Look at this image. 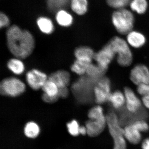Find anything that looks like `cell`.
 <instances>
[{
    "instance_id": "cell-1",
    "label": "cell",
    "mask_w": 149,
    "mask_h": 149,
    "mask_svg": "<svg viewBox=\"0 0 149 149\" xmlns=\"http://www.w3.org/2000/svg\"><path fill=\"white\" fill-rule=\"evenodd\" d=\"M9 50L15 58L25 59L33 52L35 41L31 32L17 25L10 26L6 33Z\"/></svg>"
},
{
    "instance_id": "cell-2",
    "label": "cell",
    "mask_w": 149,
    "mask_h": 149,
    "mask_svg": "<svg viewBox=\"0 0 149 149\" xmlns=\"http://www.w3.org/2000/svg\"><path fill=\"white\" fill-rule=\"evenodd\" d=\"M109 43L116 56V61L119 65L123 67L131 65L133 61V53L125 40L116 36L113 37Z\"/></svg>"
},
{
    "instance_id": "cell-3",
    "label": "cell",
    "mask_w": 149,
    "mask_h": 149,
    "mask_svg": "<svg viewBox=\"0 0 149 149\" xmlns=\"http://www.w3.org/2000/svg\"><path fill=\"white\" fill-rule=\"evenodd\" d=\"M111 21L115 29L119 34L126 35L133 30L135 17L131 11L125 8L116 10L112 13Z\"/></svg>"
},
{
    "instance_id": "cell-4",
    "label": "cell",
    "mask_w": 149,
    "mask_h": 149,
    "mask_svg": "<svg viewBox=\"0 0 149 149\" xmlns=\"http://www.w3.org/2000/svg\"><path fill=\"white\" fill-rule=\"evenodd\" d=\"M107 126L113 141V149H126V141L124 136V128L117 115L111 111L107 115Z\"/></svg>"
},
{
    "instance_id": "cell-5",
    "label": "cell",
    "mask_w": 149,
    "mask_h": 149,
    "mask_svg": "<svg viewBox=\"0 0 149 149\" xmlns=\"http://www.w3.org/2000/svg\"><path fill=\"white\" fill-rule=\"evenodd\" d=\"M97 81L84 75L72 84V93L78 101L84 102L86 97L91 94V92L93 93V88Z\"/></svg>"
},
{
    "instance_id": "cell-6",
    "label": "cell",
    "mask_w": 149,
    "mask_h": 149,
    "mask_svg": "<svg viewBox=\"0 0 149 149\" xmlns=\"http://www.w3.org/2000/svg\"><path fill=\"white\" fill-rule=\"evenodd\" d=\"M26 85L21 80L15 77H9L2 80L0 93L3 96L17 97L25 92Z\"/></svg>"
},
{
    "instance_id": "cell-7",
    "label": "cell",
    "mask_w": 149,
    "mask_h": 149,
    "mask_svg": "<svg viewBox=\"0 0 149 149\" xmlns=\"http://www.w3.org/2000/svg\"><path fill=\"white\" fill-rule=\"evenodd\" d=\"M111 83L108 77H102L96 81L93 88V97L98 105H102L108 102L111 93Z\"/></svg>"
},
{
    "instance_id": "cell-8",
    "label": "cell",
    "mask_w": 149,
    "mask_h": 149,
    "mask_svg": "<svg viewBox=\"0 0 149 149\" xmlns=\"http://www.w3.org/2000/svg\"><path fill=\"white\" fill-rule=\"evenodd\" d=\"M115 56L112 48L108 43L95 53L94 60L99 66L107 70Z\"/></svg>"
},
{
    "instance_id": "cell-9",
    "label": "cell",
    "mask_w": 149,
    "mask_h": 149,
    "mask_svg": "<svg viewBox=\"0 0 149 149\" xmlns=\"http://www.w3.org/2000/svg\"><path fill=\"white\" fill-rule=\"evenodd\" d=\"M130 79L132 83L136 86L149 83V68L146 65H136L130 70Z\"/></svg>"
},
{
    "instance_id": "cell-10",
    "label": "cell",
    "mask_w": 149,
    "mask_h": 149,
    "mask_svg": "<svg viewBox=\"0 0 149 149\" xmlns=\"http://www.w3.org/2000/svg\"><path fill=\"white\" fill-rule=\"evenodd\" d=\"M124 95L125 98V105L128 112L135 113L141 111L143 105L142 100H140L136 93L129 87L124 89Z\"/></svg>"
},
{
    "instance_id": "cell-11",
    "label": "cell",
    "mask_w": 149,
    "mask_h": 149,
    "mask_svg": "<svg viewBox=\"0 0 149 149\" xmlns=\"http://www.w3.org/2000/svg\"><path fill=\"white\" fill-rule=\"evenodd\" d=\"M27 84L33 90L37 91L42 89L48 80L47 74L37 69H33L27 72L26 75Z\"/></svg>"
},
{
    "instance_id": "cell-12",
    "label": "cell",
    "mask_w": 149,
    "mask_h": 149,
    "mask_svg": "<svg viewBox=\"0 0 149 149\" xmlns=\"http://www.w3.org/2000/svg\"><path fill=\"white\" fill-rule=\"evenodd\" d=\"M107 125V116L101 119H89L85 123L87 134L92 137L99 136L104 131Z\"/></svg>"
},
{
    "instance_id": "cell-13",
    "label": "cell",
    "mask_w": 149,
    "mask_h": 149,
    "mask_svg": "<svg viewBox=\"0 0 149 149\" xmlns=\"http://www.w3.org/2000/svg\"><path fill=\"white\" fill-rule=\"evenodd\" d=\"M125 40L130 48L138 49L145 45L147 40L143 33L133 29L126 35Z\"/></svg>"
},
{
    "instance_id": "cell-14",
    "label": "cell",
    "mask_w": 149,
    "mask_h": 149,
    "mask_svg": "<svg viewBox=\"0 0 149 149\" xmlns=\"http://www.w3.org/2000/svg\"><path fill=\"white\" fill-rule=\"evenodd\" d=\"M48 79L55 83L59 88L68 87L70 83V75L68 71L61 70L53 72Z\"/></svg>"
},
{
    "instance_id": "cell-15",
    "label": "cell",
    "mask_w": 149,
    "mask_h": 149,
    "mask_svg": "<svg viewBox=\"0 0 149 149\" xmlns=\"http://www.w3.org/2000/svg\"><path fill=\"white\" fill-rule=\"evenodd\" d=\"M124 128V136L126 141L133 145H137L142 140L141 132L132 123L125 125Z\"/></svg>"
},
{
    "instance_id": "cell-16",
    "label": "cell",
    "mask_w": 149,
    "mask_h": 149,
    "mask_svg": "<svg viewBox=\"0 0 149 149\" xmlns=\"http://www.w3.org/2000/svg\"><path fill=\"white\" fill-rule=\"evenodd\" d=\"M95 54L93 49L87 46H81L75 49L74 52V56L76 59L81 60L93 63Z\"/></svg>"
},
{
    "instance_id": "cell-17",
    "label": "cell",
    "mask_w": 149,
    "mask_h": 149,
    "mask_svg": "<svg viewBox=\"0 0 149 149\" xmlns=\"http://www.w3.org/2000/svg\"><path fill=\"white\" fill-rule=\"evenodd\" d=\"M108 102L115 109H121L125 105V98L124 92L119 90L111 92Z\"/></svg>"
},
{
    "instance_id": "cell-18",
    "label": "cell",
    "mask_w": 149,
    "mask_h": 149,
    "mask_svg": "<svg viewBox=\"0 0 149 149\" xmlns=\"http://www.w3.org/2000/svg\"><path fill=\"white\" fill-rule=\"evenodd\" d=\"M56 19L59 25L62 27L70 26L73 22L72 15L64 9L60 10L56 12Z\"/></svg>"
},
{
    "instance_id": "cell-19",
    "label": "cell",
    "mask_w": 149,
    "mask_h": 149,
    "mask_svg": "<svg viewBox=\"0 0 149 149\" xmlns=\"http://www.w3.org/2000/svg\"><path fill=\"white\" fill-rule=\"evenodd\" d=\"M37 23L38 28L44 34L49 35L54 32V24L49 18L45 17H41L37 19Z\"/></svg>"
},
{
    "instance_id": "cell-20",
    "label": "cell",
    "mask_w": 149,
    "mask_h": 149,
    "mask_svg": "<svg viewBox=\"0 0 149 149\" xmlns=\"http://www.w3.org/2000/svg\"><path fill=\"white\" fill-rule=\"evenodd\" d=\"M107 70L97 63H92L88 66L86 74L92 79L97 80L104 77Z\"/></svg>"
},
{
    "instance_id": "cell-21",
    "label": "cell",
    "mask_w": 149,
    "mask_h": 149,
    "mask_svg": "<svg viewBox=\"0 0 149 149\" xmlns=\"http://www.w3.org/2000/svg\"><path fill=\"white\" fill-rule=\"evenodd\" d=\"M70 4L72 11L78 15H84L88 10V0H70Z\"/></svg>"
},
{
    "instance_id": "cell-22",
    "label": "cell",
    "mask_w": 149,
    "mask_h": 149,
    "mask_svg": "<svg viewBox=\"0 0 149 149\" xmlns=\"http://www.w3.org/2000/svg\"><path fill=\"white\" fill-rule=\"evenodd\" d=\"M7 67L13 73L17 75L22 74L25 69L23 62L21 59L17 58L10 59L8 62Z\"/></svg>"
},
{
    "instance_id": "cell-23",
    "label": "cell",
    "mask_w": 149,
    "mask_h": 149,
    "mask_svg": "<svg viewBox=\"0 0 149 149\" xmlns=\"http://www.w3.org/2000/svg\"><path fill=\"white\" fill-rule=\"evenodd\" d=\"M92 63L88 62L85 61L76 59L71 65V70L77 75L84 76L86 74L88 66Z\"/></svg>"
},
{
    "instance_id": "cell-24",
    "label": "cell",
    "mask_w": 149,
    "mask_h": 149,
    "mask_svg": "<svg viewBox=\"0 0 149 149\" xmlns=\"http://www.w3.org/2000/svg\"><path fill=\"white\" fill-rule=\"evenodd\" d=\"M130 9L139 15L146 12L148 7L147 0H131L129 4Z\"/></svg>"
},
{
    "instance_id": "cell-25",
    "label": "cell",
    "mask_w": 149,
    "mask_h": 149,
    "mask_svg": "<svg viewBox=\"0 0 149 149\" xmlns=\"http://www.w3.org/2000/svg\"><path fill=\"white\" fill-rule=\"evenodd\" d=\"M70 0H47V6L49 10L52 12L58 11L60 10L63 9Z\"/></svg>"
},
{
    "instance_id": "cell-26",
    "label": "cell",
    "mask_w": 149,
    "mask_h": 149,
    "mask_svg": "<svg viewBox=\"0 0 149 149\" xmlns=\"http://www.w3.org/2000/svg\"><path fill=\"white\" fill-rule=\"evenodd\" d=\"M40 129L37 123L34 122H29L26 124L24 128L25 136L30 139H35L40 133Z\"/></svg>"
},
{
    "instance_id": "cell-27",
    "label": "cell",
    "mask_w": 149,
    "mask_h": 149,
    "mask_svg": "<svg viewBox=\"0 0 149 149\" xmlns=\"http://www.w3.org/2000/svg\"><path fill=\"white\" fill-rule=\"evenodd\" d=\"M42 89L44 93L47 95L52 97L58 96L59 91L58 87L54 82L49 79L43 85Z\"/></svg>"
},
{
    "instance_id": "cell-28",
    "label": "cell",
    "mask_w": 149,
    "mask_h": 149,
    "mask_svg": "<svg viewBox=\"0 0 149 149\" xmlns=\"http://www.w3.org/2000/svg\"><path fill=\"white\" fill-rule=\"evenodd\" d=\"M106 116L104 113V109L100 105L97 104L93 107L88 113V117L91 120L101 119Z\"/></svg>"
},
{
    "instance_id": "cell-29",
    "label": "cell",
    "mask_w": 149,
    "mask_h": 149,
    "mask_svg": "<svg viewBox=\"0 0 149 149\" xmlns=\"http://www.w3.org/2000/svg\"><path fill=\"white\" fill-rule=\"evenodd\" d=\"M131 0H107V2L111 7L116 10L125 8L129 5Z\"/></svg>"
},
{
    "instance_id": "cell-30",
    "label": "cell",
    "mask_w": 149,
    "mask_h": 149,
    "mask_svg": "<svg viewBox=\"0 0 149 149\" xmlns=\"http://www.w3.org/2000/svg\"><path fill=\"white\" fill-rule=\"evenodd\" d=\"M80 127L76 120H72L67 124L68 132L72 136H77L80 134Z\"/></svg>"
},
{
    "instance_id": "cell-31",
    "label": "cell",
    "mask_w": 149,
    "mask_h": 149,
    "mask_svg": "<svg viewBox=\"0 0 149 149\" xmlns=\"http://www.w3.org/2000/svg\"><path fill=\"white\" fill-rule=\"evenodd\" d=\"M131 123H132L141 133L146 132L149 130L148 124L144 119L136 120Z\"/></svg>"
},
{
    "instance_id": "cell-32",
    "label": "cell",
    "mask_w": 149,
    "mask_h": 149,
    "mask_svg": "<svg viewBox=\"0 0 149 149\" xmlns=\"http://www.w3.org/2000/svg\"><path fill=\"white\" fill-rule=\"evenodd\" d=\"M136 91L138 94L142 97L149 95V83L138 85Z\"/></svg>"
},
{
    "instance_id": "cell-33",
    "label": "cell",
    "mask_w": 149,
    "mask_h": 149,
    "mask_svg": "<svg viewBox=\"0 0 149 149\" xmlns=\"http://www.w3.org/2000/svg\"><path fill=\"white\" fill-rule=\"evenodd\" d=\"M9 19L5 14L1 13L0 15V27L1 28L8 27L10 24Z\"/></svg>"
},
{
    "instance_id": "cell-34",
    "label": "cell",
    "mask_w": 149,
    "mask_h": 149,
    "mask_svg": "<svg viewBox=\"0 0 149 149\" xmlns=\"http://www.w3.org/2000/svg\"><path fill=\"white\" fill-rule=\"evenodd\" d=\"M42 99L43 100L47 103H54L57 101L58 100L59 97L58 96H55V97H52L47 95L46 94L44 93L42 96Z\"/></svg>"
},
{
    "instance_id": "cell-35",
    "label": "cell",
    "mask_w": 149,
    "mask_h": 149,
    "mask_svg": "<svg viewBox=\"0 0 149 149\" xmlns=\"http://www.w3.org/2000/svg\"><path fill=\"white\" fill-rule=\"evenodd\" d=\"M69 90L68 87H64L59 88V91L58 96L61 98L65 99L69 95Z\"/></svg>"
},
{
    "instance_id": "cell-36",
    "label": "cell",
    "mask_w": 149,
    "mask_h": 149,
    "mask_svg": "<svg viewBox=\"0 0 149 149\" xmlns=\"http://www.w3.org/2000/svg\"><path fill=\"white\" fill-rule=\"evenodd\" d=\"M141 100L143 105L149 110V95L142 97Z\"/></svg>"
},
{
    "instance_id": "cell-37",
    "label": "cell",
    "mask_w": 149,
    "mask_h": 149,
    "mask_svg": "<svg viewBox=\"0 0 149 149\" xmlns=\"http://www.w3.org/2000/svg\"><path fill=\"white\" fill-rule=\"evenodd\" d=\"M142 149H149V138L144 139L141 144Z\"/></svg>"
},
{
    "instance_id": "cell-38",
    "label": "cell",
    "mask_w": 149,
    "mask_h": 149,
    "mask_svg": "<svg viewBox=\"0 0 149 149\" xmlns=\"http://www.w3.org/2000/svg\"><path fill=\"white\" fill-rule=\"evenodd\" d=\"M80 134L83 135L87 134V130L85 126H80Z\"/></svg>"
}]
</instances>
